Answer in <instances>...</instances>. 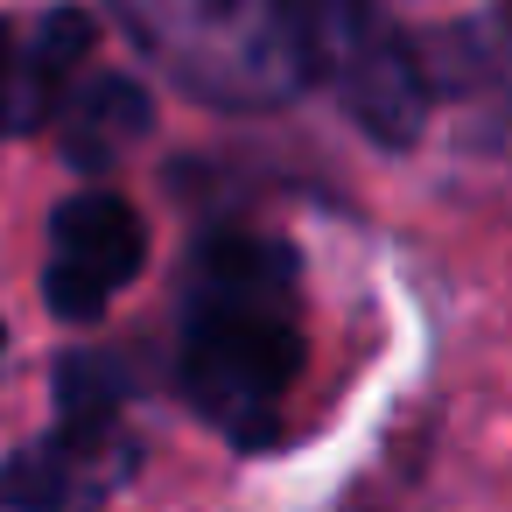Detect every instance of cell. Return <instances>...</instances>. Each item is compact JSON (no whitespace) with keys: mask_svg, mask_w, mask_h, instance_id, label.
<instances>
[{"mask_svg":"<svg viewBox=\"0 0 512 512\" xmlns=\"http://www.w3.org/2000/svg\"><path fill=\"white\" fill-rule=\"evenodd\" d=\"M302 379V260L274 232H211L190 260L176 386L239 456L274 449Z\"/></svg>","mask_w":512,"mask_h":512,"instance_id":"6da1fadb","label":"cell"},{"mask_svg":"<svg viewBox=\"0 0 512 512\" xmlns=\"http://www.w3.org/2000/svg\"><path fill=\"white\" fill-rule=\"evenodd\" d=\"M127 36L204 106L267 113L309 85L288 0H113Z\"/></svg>","mask_w":512,"mask_h":512,"instance_id":"7a4b0ae2","label":"cell"},{"mask_svg":"<svg viewBox=\"0 0 512 512\" xmlns=\"http://www.w3.org/2000/svg\"><path fill=\"white\" fill-rule=\"evenodd\" d=\"M127 372L99 351L57 365V421L0 463V512H99L134 477V435L120 428Z\"/></svg>","mask_w":512,"mask_h":512,"instance_id":"3957f363","label":"cell"},{"mask_svg":"<svg viewBox=\"0 0 512 512\" xmlns=\"http://www.w3.org/2000/svg\"><path fill=\"white\" fill-rule=\"evenodd\" d=\"M288 8L309 71L330 78L358 134L372 148H414L428 127V78L414 64V43L393 29L386 0H288Z\"/></svg>","mask_w":512,"mask_h":512,"instance_id":"277c9868","label":"cell"},{"mask_svg":"<svg viewBox=\"0 0 512 512\" xmlns=\"http://www.w3.org/2000/svg\"><path fill=\"white\" fill-rule=\"evenodd\" d=\"M148 267V225L127 197L113 190H78L50 211V246H43V302L64 323L106 316Z\"/></svg>","mask_w":512,"mask_h":512,"instance_id":"5b68a950","label":"cell"},{"mask_svg":"<svg viewBox=\"0 0 512 512\" xmlns=\"http://www.w3.org/2000/svg\"><path fill=\"white\" fill-rule=\"evenodd\" d=\"M92 50V22L78 8H50L36 29L0 22V134H29L50 120L64 71Z\"/></svg>","mask_w":512,"mask_h":512,"instance_id":"8992f818","label":"cell"},{"mask_svg":"<svg viewBox=\"0 0 512 512\" xmlns=\"http://www.w3.org/2000/svg\"><path fill=\"white\" fill-rule=\"evenodd\" d=\"M155 127V106L134 78H99L71 113H64V148L78 169H113L141 134Z\"/></svg>","mask_w":512,"mask_h":512,"instance_id":"52a82bcc","label":"cell"},{"mask_svg":"<svg viewBox=\"0 0 512 512\" xmlns=\"http://www.w3.org/2000/svg\"><path fill=\"white\" fill-rule=\"evenodd\" d=\"M498 29H505V57H512V0H505V15H498Z\"/></svg>","mask_w":512,"mask_h":512,"instance_id":"ba28073f","label":"cell"},{"mask_svg":"<svg viewBox=\"0 0 512 512\" xmlns=\"http://www.w3.org/2000/svg\"><path fill=\"white\" fill-rule=\"evenodd\" d=\"M0 344H8V330H0Z\"/></svg>","mask_w":512,"mask_h":512,"instance_id":"9c48e42d","label":"cell"}]
</instances>
